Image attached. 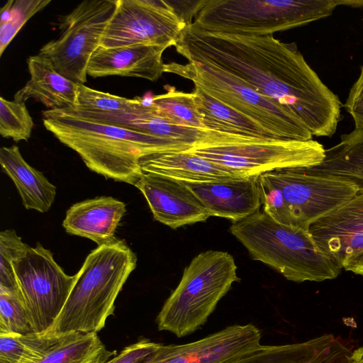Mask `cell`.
Here are the masks:
<instances>
[{
	"instance_id": "1",
	"label": "cell",
	"mask_w": 363,
	"mask_h": 363,
	"mask_svg": "<svg viewBox=\"0 0 363 363\" xmlns=\"http://www.w3.org/2000/svg\"><path fill=\"white\" fill-rule=\"evenodd\" d=\"M189 62L217 67L294 113L315 136L331 137L341 102L308 65L295 43L272 35L207 32L188 24L174 46Z\"/></svg>"
},
{
	"instance_id": "2",
	"label": "cell",
	"mask_w": 363,
	"mask_h": 363,
	"mask_svg": "<svg viewBox=\"0 0 363 363\" xmlns=\"http://www.w3.org/2000/svg\"><path fill=\"white\" fill-rule=\"evenodd\" d=\"M45 128L74 150L86 166L106 178L135 185L143 174L145 156L184 152L182 143L82 117L62 108L43 111Z\"/></svg>"
},
{
	"instance_id": "3",
	"label": "cell",
	"mask_w": 363,
	"mask_h": 363,
	"mask_svg": "<svg viewBox=\"0 0 363 363\" xmlns=\"http://www.w3.org/2000/svg\"><path fill=\"white\" fill-rule=\"evenodd\" d=\"M137 265L123 240L98 246L86 257L60 314L48 333H97L113 314L115 301Z\"/></svg>"
},
{
	"instance_id": "4",
	"label": "cell",
	"mask_w": 363,
	"mask_h": 363,
	"mask_svg": "<svg viewBox=\"0 0 363 363\" xmlns=\"http://www.w3.org/2000/svg\"><path fill=\"white\" fill-rule=\"evenodd\" d=\"M230 233L253 259L295 282L333 279L340 267L321 252L308 230L281 224L263 210L233 223Z\"/></svg>"
},
{
	"instance_id": "5",
	"label": "cell",
	"mask_w": 363,
	"mask_h": 363,
	"mask_svg": "<svg viewBox=\"0 0 363 363\" xmlns=\"http://www.w3.org/2000/svg\"><path fill=\"white\" fill-rule=\"evenodd\" d=\"M340 0H202L191 25L216 33L261 36L330 16Z\"/></svg>"
},
{
	"instance_id": "6",
	"label": "cell",
	"mask_w": 363,
	"mask_h": 363,
	"mask_svg": "<svg viewBox=\"0 0 363 363\" xmlns=\"http://www.w3.org/2000/svg\"><path fill=\"white\" fill-rule=\"evenodd\" d=\"M239 280L230 254L218 250L199 253L184 269L180 282L160 311L158 330L177 337L193 333L206 322L219 301Z\"/></svg>"
},
{
	"instance_id": "7",
	"label": "cell",
	"mask_w": 363,
	"mask_h": 363,
	"mask_svg": "<svg viewBox=\"0 0 363 363\" xmlns=\"http://www.w3.org/2000/svg\"><path fill=\"white\" fill-rule=\"evenodd\" d=\"M257 179L263 211L277 222L308 230L316 219L358 194L348 182L312 175L301 167L265 172Z\"/></svg>"
},
{
	"instance_id": "8",
	"label": "cell",
	"mask_w": 363,
	"mask_h": 363,
	"mask_svg": "<svg viewBox=\"0 0 363 363\" xmlns=\"http://www.w3.org/2000/svg\"><path fill=\"white\" fill-rule=\"evenodd\" d=\"M186 151L245 178L279 169L318 165L325 157V149L314 140L262 138L207 130L199 142Z\"/></svg>"
},
{
	"instance_id": "9",
	"label": "cell",
	"mask_w": 363,
	"mask_h": 363,
	"mask_svg": "<svg viewBox=\"0 0 363 363\" xmlns=\"http://www.w3.org/2000/svg\"><path fill=\"white\" fill-rule=\"evenodd\" d=\"M164 72L190 79L195 87L255 121L277 138L313 140L312 133L294 113L217 67L203 62H172L164 65Z\"/></svg>"
},
{
	"instance_id": "10",
	"label": "cell",
	"mask_w": 363,
	"mask_h": 363,
	"mask_svg": "<svg viewBox=\"0 0 363 363\" xmlns=\"http://www.w3.org/2000/svg\"><path fill=\"white\" fill-rule=\"evenodd\" d=\"M118 0H86L59 21L61 31L40 49L62 75L77 84L86 82L87 67L100 47L105 29Z\"/></svg>"
},
{
	"instance_id": "11",
	"label": "cell",
	"mask_w": 363,
	"mask_h": 363,
	"mask_svg": "<svg viewBox=\"0 0 363 363\" xmlns=\"http://www.w3.org/2000/svg\"><path fill=\"white\" fill-rule=\"evenodd\" d=\"M13 268L35 332L48 333L66 303L76 275L67 274L52 252L39 242L29 247Z\"/></svg>"
},
{
	"instance_id": "12",
	"label": "cell",
	"mask_w": 363,
	"mask_h": 363,
	"mask_svg": "<svg viewBox=\"0 0 363 363\" xmlns=\"http://www.w3.org/2000/svg\"><path fill=\"white\" fill-rule=\"evenodd\" d=\"M188 24L170 1L118 0L100 46L147 45L167 49L176 45Z\"/></svg>"
},
{
	"instance_id": "13",
	"label": "cell",
	"mask_w": 363,
	"mask_h": 363,
	"mask_svg": "<svg viewBox=\"0 0 363 363\" xmlns=\"http://www.w3.org/2000/svg\"><path fill=\"white\" fill-rule=\"evenodd\" d=\"M261 330L252 323L233 325L183 345H162L151 363H229L259 346Z\"/></svg>"
},
{
	"instance_id": "14",
	"label": "cell",
	"mask_w": 363,
	"mask_h": 363,
	"mask_svg": "<svg viewBox=\"0 0 363 363\" xmlns=\"http://www.w3.org/2000/svg\"><path fill=\"white\" fill-rule=\"evenodd\" d=\"M319 250L340 267L363 251V194L313 221L308 228Z\"/></svg>"
},
{
	"instance_id": "15",
	"label": "cell",
	"mask_w": 363,
	"mask_h": 363,
	"mask_svg": "<svg viewBox=\"0 0 363 363\" xmlns=\"http://www.w3.org/2000/svg\"><path fill=\"white\" fill-rule=\"evenodd\" d=\"M143 194L155 220L176 229L209 217L196 195L182 182L143 172L134 185Z\"/></svg>"
},
{
	"instance_id": "16",
	"label": "cell",
	"mask_w": 363,
	"mask_h": 363,
	"mask_svg": "<svg viewBox=\"0 0 363 363\" xmlns=\"http://www.w3.org/2000/svg\"><path fill=\"white\" fill-rule=\"evenodd\" d=\"M75 115L138 130L152 135L171 139L193 147L205 135L206 130L179 125L160 111L150 101L138 98L132 108L118 113L91 111L69 107L62 108Z\"/></svg>"
},
{
	"instance_id": "17",
	"label": "cell",
	"mask_w": 363,
	"mask_h": 363,
	"mask_svg": "<svg viewBox=\"0 0 363 363\" xmlns=\"http://www.w3.org/2000/svg\"><path fill=\"white\" fill-rule=\"evenodd\" d=\"M258 177L209 183L182 182L199 199L210 216L241 220L262 206Z\"/></svg>"
},
{
	"instance_id": "18",
	"label": "cell",
	"mask_w": 363,
	"mask_h": 363,
	"mask_svg": "<svg viewBox=\"0 0 363 363\" xmlns=\"http://www.w3.org/2000/svg\"><path fill=\"white\" fill-rule=\"evenodd\" d=\"M165 48L130 45L112 48L100 46L92 55L87 75L92 77L122 76L154 82L164 72L162 54Z\"/></svg>"
},
{
	"instance_id": "19",
	"label": "cell",
	"mask_w": 363,
	"mask_h": 363,
	"mask_svg": "<svg viewBox=\"0 0 363 363\" xmlns=\"http://www.w3.org/2000/svg\"><path fill=\"white\" fill-rule=\"evenodd\" d=\"M351 350L332 334L281 345H262L229 363H350Z\"/></svg>"
},
{
	"instance_id": "20",
	"label": "cell",
	"mask_w": 363,
	"mask_h": 363,
	"mask_svg": "<svg viewBox=\"0 0 363 363\" xmlns=\"http://www.w3.org/2000/svg\"><path fill=\"white\" fill-rule=\"evenodd\" d=\"M126 211L125 204L111 196H99L73 204L66 212L65 231L88 238L98 246L115 241L116 230Z\"/></svg>"
},
{
	"instance_id": "21",
	"label": "cell",
	"mask_w": 363,
	"mask_h": 363,
	"mask_svg": "<svg viewBox=\"0 0 363 363\" xmlns=\"http://www.w3.org/2000/svg\"><path fill=\"white\" fill-rule=\"evenodd\" d=\"M27 64L30 79L15 94L14 101L25 103L34 99L48 109L78 106L79 84L60 74L48 57L39 54L30 56Z\"/></svg>"
},
{
	"instance_id": "22",
	"label": "cell",
	"mask_w": 363,
	"mask_h": 363,
	"mask_svg": "<svg viewBox=\"0 0 363 363\" xmlns=\"http://www.w3.org/2000/svg\"><path fill=\"white\" fill-rule=\"evenodd\" d=\"M140 164L143 172L184 182L209 183L239 178L226 168L188 151L147 155L140 159Z\"/></svg>"
},
{
	"instance_id": "23",
	"label": "cell",
	"mask_w": 363,
	"mask_h": 363,
	"mask_svg": "<svg viewBox=\"0 0 363 363\" xmlns=\"http://www.w3.org/2000/svg\"><path fill=\"white\" fill-rule=\"evenodd\" d=\"M0 164L13 182L26 209L45 213L51 208L56 186L43 174L29 165L16 145L0 149Z\"/></svg>"
},
{
	"instance_id": "24",
	"label": "cell",
	"mask_w": 363,
	"mask_h": 363,
	"mask_svg": "<svg viewBox=\"0 0 363 363\" xmlns=\"http://www.w3.org/2000/svg\"><path fill=\"white\" fill-rule=\"evenodd\" d=\"M301 169L312 175L348 182L357 188L358 194H363V130L342 135L339 143L325 150L320 164Z\"/></svg>"
},
{
	"instance_id": "25",
	"label": "cell",
	"mask_w": 363,
	"mask_h": 363,
	"mask_svg": "<svg viewBox=\"0 0 363 363\" xmlns=\"http://www.w3.org/2000/svg\"><path fill=\"white\" fill-rule=\"evenodd\" d=\"M51 334L44 354L34 363H106L116 354L106 350L97 333Z\"/></svg>"
},
{
	"instance_id": "26",
	"label": "cell",
	"mask_w": 363,
	"mask_h": 363,
	"mask_svg": "<svg viewBox=\"0 0 363 363\" xmlns=\"http://www.w3.org/2000/svg\"><path fill=\"white\" fill-rule=\"evenodd\" d=\"M193 94L206 129L228 134L277 138L255 121L228 107L201 89L195 87Z\"/></svg>"
},
{
	"instance_id": "27",
	"label": "cell",
	"mask_w": 363,
	"mask_h": 363,
	"mask_svg": "<svg viewBox=\"0 0 363 363\" xmlns=\"http://www.w3.org/2000/svg\"><path fill=\"white\" fill-rule=\"evenodd\" d=\"M167 92L150 97V101L174 123L187 128L206 130L192 93L166 86Z\"/></svg>"
},
{
	"instance_id": "28",
	"label": "cell",
	"mask_w": 363,
	"mask_h": 363,
	"mask_svg": "<svg viewBox=\"0 0 363 363\" xmlns=\"http://www.w3.org/2000/svg\"><path fill=\"white\" fill-rule=\"evenodd\" d=\"M51 337L50 333L0 334V363H34L44 354Z\"/></svg>"
},
{
	"instance_id": "29",
	"label": "cell",
	"mask_w": 363,
	"mask_h": 363,
	"mask_svg": "<svg viewBox=\"0 0 363 363\" xmlns=\"http://www.w3.org/2000/svg\"><path fill=\"white\" fill-rule=\"evenodd\" d=\"M35 333L20 291L0 287V334Z\"/></svg>"
},
{
	"instance_id": "30",
	"label": "cell",
	"mask_w": 363,
	"mask_h": 363,
	"mask_svg": "<svg viewBox=\"0 0 363 363\" xmlns=\"http://www.w3.org/2000/svg\"><path fill=\"white\" fill-rule=\"evenodd\" d=\"M34 123L25 103L0 98V134L15 142L27 141Z\"/></svg>"
},
{
	"instance_id": "31",
	"label": "cell",
	"mask_w": 363,
	"mask_h": 363,
	"mask_svg": "<svg viewBox=\"0 0 363 363\" xmlns=\"http://www.w3.org/2000/svg\"><path fill=\"white\" fill-rule=\"evenodd\" d=\"M13 229L0 233V287L20 291L13 263L29 248Z\"/></svg>"
},
{
	"instance_id": "32",
	"label": "cell",
	"mask_w": 363,
	"mask_h": 363,
	"mask_svg": "<svg viewBox=\"0 0 363 363\" xmlns=\"http://www.w3.org/2000/svg\"><path fill=\"white\" fill-rule=\"evenodd\" d=\"M138 102V98L128 99L95 90L83 84H79L78 87V106L74 107L91 111L118 113L126 111L133 108Z\"/></svg>"
},
{
	"instance_id": "33",
	"label": "cell",
	"mask_w": 363,
	"mask_h": 363,
	"mask_svg": "<svg viewBox=\"0 0 363 363\" xmlns=\"http://www.w3.org/2000/svg\"><path fill=\"white\" fill-rule=\"evenodd\" d=\"M50 3V0L14 1L10 21L0 25L1 56L23 26Z\"/></svg>"
},
{
	"instance_id": "34",
	"label": "cell",
	"mask_w": 363,
	"mask_h": 363,
	"mask_svg": "<svg viewBox=\"0 0 363 363\" xmlns=\"http://www.w3.org/2000/svg\"><path fill=\"white\" fill-rule=\"evenodd\" d=\"M162 344L142 338L124 347L121 352L106 363H151Z\"/></svg>"
},
{
	"instance_id": "35",
	"label": "cell",
	"mask_w": 363,
	"mask_h": 363,
	"mask_svg": "<svg viewBox=\"0 0 363 363\" xmlns=\"http://www.w3.org/2000/svg\"><path fill=\"white\" fill-rule=\"evenodd\" d=\"M345 107L353 118L354 129L363 130V65L358 79L350 89Z\"/></svg>"
},
{
	"instance_id": "36",
	"label": "cell",
	"mask_w": 363,
	"mask_h": 363,
	"mask_svg": "<svg viewBox=\"0 0 363 363\" xmlns=\"http://www.w3.org/2000/svg\"><path fill=\"white\" fill-rule=\"evenodd\" d=\"M343 269L363 276V251L347 259L343 265Z\"/></svg>"
},
{
	"instance_id": "37",
	"label": "cell",
	"mask_w": 363,
	"mask_h": 363,
	"mask_svg": "<svg viewBox=\"0 0 363 363\" xmlns=\"http://www.w3.org/2000/svg\"><path fill=\"white\" fill-rule=\"evenodd\" d=\"M14 0L8 1L1 9L0 25L9 22L11 18Z\"/></svg>"
},
{
	"instance_id": "38",
	"label": "cell",
	"mask_w": 363,
	"mask_h": 363,
	"mask_svg": "<svg viewBox=\"0 0 363 363\" xmlns=\"http://www.w3.org/2000/svg\"><path fill=\"white\" fill-rule=\"evenodd\" d=\"M340 6H347L363 10V0H340Z\"/></svg>"
},
{
	"instance_id": "39",
	"label": "cell",
	"mask_w": 363,
	"mask_h": 363,
	"mask_svg": "<svg viewBox=\"0 0 363 363\" xmlns=\"http://www.w3.org/2000/svg\"><path fill=\"white\" fill-rule=\"evenodd\" d=\"M350 363H363V347L354 350V357Z\"/></svg>"
}]
</instances>
